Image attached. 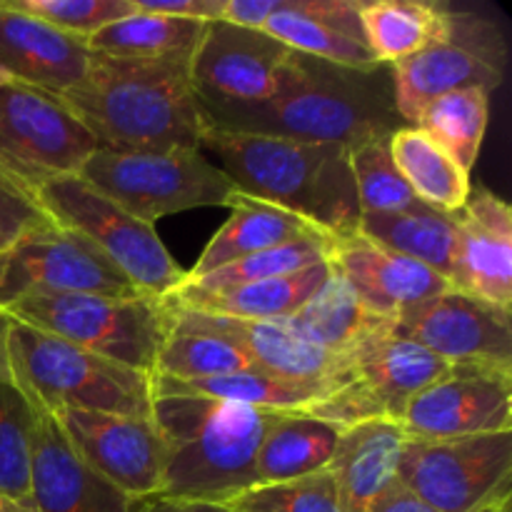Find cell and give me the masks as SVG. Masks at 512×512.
Masks as SVG:
<instances>
[{
  "label": "cell",
  "instance_id": "1",
  "mask_svg": "<svg viewBox=\"0 0 512 512\" xmlns=\"http://www.w3.org/2000/svg\"><path fill=\"white\" fill-rule=\"evenodd\" d=\"M198 110L208 130L345 148L410 128L395 108L390 65L355 70L295 50L273 98L235 103L198 93Z\"/></svg>",
  "mask_w": 512,
  "mask_h": 512
},
{
  "label": "cell",
  "instance_id": "2",
  "mask_svg": "<svg viewBox=\"0 0 512 512\" xmlns=\"http://www.w3.org/2000/svg\"><path fill=\"white\" fill-rule=\"evenodd\" d=\"M98 148L200 150L203 120L190 60H130L93 55L88 73L60 95Z\"/></svg>",
  "mask_w": 512,
  "mask_h": 512
},
{
  "label": "cell",
  "instance_id": "3",
  "mask_svg": "<svg viewBox=\"0 0 512 512\" xmlns=\"http://www.w3.org/2000/svg\"><path fill=\"white\" fill-rule=\"evenodd\" d=\"M280 413L198 395H153L150 420L165 448L155 498L230 505L255 490V458Z\"/></svg>",
  "mask_w": 512,
  "mask_h": 512
},
{
  "label": "cell",
  "instance_id": "4",
  "mask_svg": "<svg viewBox=\"0 0 512 512\" xmlns=\"http://www.w3.org/2000/svg\"><path fill=\"white\" fill-rule=\"evenodd\" d=\"M200 150L240 193L300 215L330 238L358 233L360 210L350 148L203 128Z\"/></svg>",
  "mask_w": 512,
  "mask_h": 512
},
{
  "label": "cell",
  "instance_id": "5",
  "mask_svg": "<svg viewBox=\"0 0 512 512\" xmlns=\"http://www.w3.org/2000/svg\"><path fill=\"white\" fill-rule=\"evenodd\" d=\"M5 345L10 378L35 408L150 418V375L10 318Z\"/></svg>",
  "mask_w": 512,
  "mask_h": 512
},
{
  "label": "cell",
  "instance_id": "6",
  "mask_svg": "<svg viewBox=\"0 0 512 512\" xmlns=\"http://www.w3.org/2000/svg\"><path fill=\"white\" fill-rule=\"evenodd\" d=\"M0 313L145 375L155 373L160 348L173 330L168 300L153 295H30Z\"/></svg>",
  "mask_w": 512,
  "mask_h": 512
},
{
  "label": "cell",
  "instance_id": "7",
  "mask_svg": "<svg viewBox=\"0 0 512 512\" xmlns=\"http://www.w3.org/2000/svg\"><path fill=\"white\" fill-rule=\"evenodd\" d=\"M78 178L150 225L183 210L228 208L238 193L233 180L195 148L130 153L98 148L78 170Z\"/></svg>",
  "mask_w": 512,
  "mask_h": 512
},
{
  "label": "cell",
  "instance_id": "8",
  "mask_svg": "<svg viewBox=\"0 0 512 512\" xmlns=\"http://www.w3.org/2000/svg\"><path fill=\"white\" fill-rule=\"evenodd\" d=\"M35 200L55 225L95 245L140 293L168 298L185 280V270L175 263L153 225L130 215L78 175L48 180L35 190Z\"/></svg>",
  "mask_w": 512,
  "mask_h": 512
},
{
  "label": "cell",
  "instance_id": "9",
  "mask_svg": "<svg viewBox=\"0 0 512 512\" xmlns=\"http://www.w3.org/2000/svg\"><path fill=\"white\" fill-rule=\"evenodd\" d=\"M98 150L60 95L0 75V175L35 198L48 180L78 175Z\"/></svg>",
  "mask_w": 512,
  "mask_h": 512
},
{
  "label": "cell",
  "instance_id": "10",
  "mask_svg": "<svg viewBox=\"0 0 512 512\" xmlns=\"http://www.w3.org/2000/svg\"><path fill=\"white\" fill-rule=\"evenodd\" d=\"M398 483L433 512H480L512 498V433L405 440Z\"/></svg>",
  "mask_w": 512,
  "mask_h": 512
},
{
  "label": "cell",
  "instance_id": "11",
  "mask_svg": "<svg viewBox=\"0 0 512 512\" xmlns=\"http://www.w3.org/2000/svg\"><path fill=\"white\" fill-rule=\"evenodd\" d=\"M350 358L353 370L348 385L308 410L338 428L363 420L400 423L410 400L455 368L393 328L365 338Z\"/></svg>",
  "mask_w": 512,
  "mask_h": 512
},
{
  "label": "cell",
  "instance_id": "12",
  "mask_svg": "<svg viewBox=\"0 0 512 512\" xmlns=\"http://www.w3.org/2000/svg\"><path fill=\"white\" fill-rule=\"evenodd\" d=\"M508 45L498 23L475 13L450 10L448 30L423 53L393 65L395 108L413 128L430 100L465 88L493 93L505 78Z\"/></svg>",
  "mask_w": 512,
  "mask_h": 512
},
{
  "label": "cell",
  "instance_id": "13",
  "mask_svg": "<svg viewBox=\"0 0 512 512\" xmlns=\"http://www.w3.org/2000/svg\"><path fill=\"white\" fill-rule=\"evenodd\" d=\"M145 295L83 235L48 223L0 253V310L30 295Z\"/></svg>",
  "mask_w": 512,
  "mask_h": 512
},
{
  "label": "cell",
  "instance_id": "14",
  "mask_svg": "<svg viewBox=\"0 0 512 512\" xmlns=\"http://www.w3.org/2000/svg\"><path fill=\"white\" fill-rule=\"evenodd\" d=\"M393 330L450 365L512 373V310L460 290L410 305L393 320Z\"/></svg>",
  "mask_w": 512,
  "mask_h": 512
},
{
  "label": "cell",
  "instance_id": "15",
  "mask_svg": "<svg viewBox=\"0 0 512 512\" xmlns=\"http://www.w3.org/2000/svg\"><path fill=\"white\" fill-rule=\"evenodd\" d=\"M400 425L408 440L512 433V373L455 365L410 400Z\"/></svg>",
  "mask_w": 512,
  "mask_h": 512
},
{
  "label": "cell",
  "instance_id": "16",
  "mask_svg": "<svg viewBox=\"0 0 512 512\" xmlns=\"http://www.w3.org/2000/svg\"><path fill=\"white\" fill-rule=\"evenodd\" d=\"M60 430L75 453L108 483L133 500L155 498L163 483L165 448L150 418L55 410Z\"/></svg>",
  "mask_w": 512,
  "mask_h": 512
},
{
  "label": "cell",
  "instance_id": "17",
  "mask_svg": "<svg viewBox=\"0 0 512 512\" xmlns=\"http://www.w3.org/2000/svg\"><path fill=\"white\" fill-rule=\"evenodd\" d=\"M293 50L265 30L240 28L225 20L205 25L190 58L198 93L235 103H263L278 93Z\"/></svg>",
  "mask_w": 512,
  "mask_h": 512
},
{
  "label": "cell",
  "instance_id": "18",
  "mask_svg": "<svg viewBox=\"0 0 512 512\" xmlns=\"http://www.w3.org/2000/svg\"><path fill=\"white\" fill-rule=\"evenodd\" d=\"M170 308L185 323H193L198 328L228 338L230 343L238 345L248 355L253 368L263 370V373L290 380V383L320 385V388H330L335 393L348 385L353 358L320 348L318 343L305 338L288 318L238 320L223 318V315L195 313V310L175 308V305H170Z\"/></svg>",
  "mask_w": 512,
  "mask_h": 512
},
{
  "label": "cell",
  "instance_id": "19",
  "mask_svg": "<svg viewBox=\"0 0 512 512\" xmlns=\"http://www.w3.org/2000/svg\"><path fill=\"white\" fill-rule=\"evenodd\" d=\"M38 410L30 458V500L38 512H135L138 500L100 478L70 445L58 420Z\"/></svg>",
  "mask_w": 512,
  "mask_h": 512
},
{
  "label": "cell",
  "instance_id": "20",
  "mask_svg": "<svg viewBox=\"0 0 512 512\" xmlns=\"http://www.w3.org/2000/svg\"><path fill=\"white\" fill-rule=\"evenodd\" d=\"M453 290L512 310V210L485 188L470 190L458 210Z\"/></svg>",
  "mask_w": 512,
  "mask_h": 512
},
{
  "label": "cell",
  "instance_id": "21",
  "mask_svg": "<svg viewBox=\"0 0 512 512\" xmlns=\"http://www.w3.org/2000/svg\"><path fill=\"white\" fill-rule=\"evenodd\" d=\"M328 260L358 298L380 318L395 320L405 308L450 290V283L413 258L393 253L360 233L333 238Z\"/></svg>",
  "mask_w": 512,
  "mask_h": 512
},
{
  "label": "cell",
  "instance_id": "22",
  "mask_svg": "<svg viewBox=\"0 0 512 512\" xmlns=\"http://www.w3.org/2000/svg\"><path fill=\"white\" fill-rule=\"evenodd\" d=\"M88 43L60 33L10 0H0V75L53 95L68 93L88 73Z\"/></svg>",
  "mask_w": 512,
  "mask_h": 512
},
{
  "label": "cell",
  "instance_id": "23",
  "mask_svg": "<svg viewBox=\"0 0 512 512\" xmlns=\"http://www.w3.org/2000/svg\"><path fill=\"white\" fill-rule=\"evenodd\" d=\"M263 30L295 53L355 70L378 68L360 25V0H270Z\"/></svg>",
  "mask_w": 512,
  "mask_h": 512
},
{
  "label": "cell",
  "instance_id": "24",
  "mask_svg": "<svg viewBox=\"0 0 512 512\" xmlns=\"http://www.w3.org/2000/svg\"><path fill=\"white\" fill-rule=\"evenodd\" d=\"M405 440L403 425L393 420H363L343 428L328 465L340 512H370L398 483Z\"/></svg>",
  "mask_w": 512,
  "mask_h": 512
},
{
  "label": "cell",
  "instance_id": "25",
  "mask_svg": "<svg viewBox=\"0 0 512 512\" xmlns=\"http://www.w3.org/2000/svg\"><path fill=\"white\" fill-rule=\"evenodd\" d=\"M333 273L330 260L280 275V278L258 280V283L230 285V288L203 290L193 285H178L168 303L175 308L195 310V313L223 315L238 320H280L298 313Z\"/></svg>",
  "mask_w": 512,
  "mask_h": 512
},
{
  "label": "cell",
  "instance_id": "26",
  "mask_svg": "<svg viewBox=\"0 0 512 512\" xmlns=\"http://www.w3.org/2000/svg\"><path fill=\"white\" fill-rule=\"evenodd\" d=\"M228 208L230 218L208 240L193 268L185 270V280H200L215 270L225 268V265L235 263V260L293 243V240L328 235L300 215L288 213V210L265 203V200L250 198L240 190L230 200Z\"/></svg>",
  "mask_w": 512,
  "mask_h": 512
},
{
  "label": "cell",
  "instance_id": "27",
  "mask_svg": "<svg viewBox=\"0 0 512 512\" xmlns=\"http://www.w3.org/2000/svg\"><path fill=\"white\" fill-rule=\"evenodd\" d=\"M358 233L393 253L413 258L443 275L453 288L458 255V213L418 203L398 213H363Z\"/></svg>",
  "mask_w": 512,
  "mask_h": 512
},
{
  "label": "cell",
  "instance_id": "28",
  "mask_svg": "<svg viewBox=\"0 0 512 512\" xmlns=\"http://www.w3.org/2000/svg\"><path fill=\"white\" fill-rule=\"evenodd\" d=\"M340 433L343 428L310 413H280L260 443L255 485L268 488L328 470Z\"/></svg>",
  "mask_w": 512,
  "mask_h": 512
},
{
  "label": "cell",
  "instance_id": "29",
  "mask_svg": "<svg viewBox=\"0 0 512 512\" xmlns=\"http://www.w3.org/2000/svg\"><path fill=\"white\" fill-rule=\"evenodd\" d=\"M150 393L198 395V398L248 405V408L270 410V413H308L315 405L328 400L335 390L320 388V385L290 383V380L250 368L203 380H173L163 378V375H150Z\"/></svg>",
  "mask_w": 512,
  "mask_h": 512
},
{
  "label": "cell",
  "instance_id": "30",
  "mask_svg": "<svg viewBox=\"0 0 512 512\" xmlns=\"http://www.w3.org/2000/svg\"><path fill=\"white\" fill-rule=\"evenodd\" d=\"M448 5L425 0L360 3L363 38L380 65H398L438 43L448 30Z\"/></svg>",
  "mask_w": 512,
  "mask_h": 512
},
{
  "label": "cell",
  "instance_id": "31",
  "mask_svg": "<svg viewBox=\"0 0 512 512\" xmlns=\"http://www.w3.org/2000/svg\"><path fill=\"white\" fill-rule=\"evenodd\" d=\"M288 320L305 338L340 355H350L365 338L393 328V320L375 315L335 268L323 288Z\"/></svg>",
  "mask_w": 512,
  "mask_h": 512
},
{
  "label": "cell",
  "instance_id": "32",
  "mask_svg": "<svg viewBox=\"0 0 512 512\" xmlns=\"http://www.w3.org/2000/svg\"><path fill=\"white\" fill-rule=\"evenodd\" d=\"M205 25L208 23L140 13L133 8V13L105 25L85 43H88L90 53L103 55V58L190 60L198 48Z\"/></svg>",
  "mask_w": 512,
  "mask_h": 512
},
{
  "label": "cell",
  "instance_id": "33",
  "mask_svg": "<svg viewBox=\"0 0 512 512\" xmlns=\"http://www.w3.org/2000/svg\"><path fill=\"white\" fill-rule=\"evenodd\" d=\"M390 155L420 203L443 213H458L463 208L473 190L470 173L423 130L403 128L390 135Z\"/></svg>",
  "mask_w": 512,
  "mask_h": 512
},
{
  "label": "cell",
  "instance_id": "34",
  "mask_svg": "<svg viewBox=\"0 0 512 512\" xmlns=\"http://www.w3.org/2000/svg\"><path fill=\"white\" fill-rule=\"evenodd\" d=\"M490 95L480 88H465L430 100L420 110L413 128L423 130L465 173L475 168L485 130H488Z\"/></svg>",
  "mask_w": 512,
  "mask_h": 512
},
{
  "label": "cell",
  "instance_id": "35",
  "mask_svg": "<svg viewBox=\"0 0 512 512\" xmlns=\"http://www.w3.org/2000/svg\"><path fill=\"white\" fill-rule=\"evenodd\" d=\"M250 368L253 363L238 345L223 335L185 323L173 313V330L160 348L153 375L173 380H203Z\"/></svg>",
  "mask_w": 512,
  "mask_h": 512
},
{
  "label": "cell",
  "instance_id": "36",
  "mask_svg": "<svg viewBox=\"0 0 512 512\" xmlns=\"http://www.w3.org/2000/svg\"><path fill=\"white\" fill-rule=\"evenodd\" d=\"M38 410L13 380H0V495L30 500V458Z\"/></svg>",
  "mask_w": 512,
  "mask_h": 512
},
{
  "label": "cell",
  "instance_id": "37",
  "mask_svg": "<svg viewBox=\"0 0 512 512\" xmlns=\"http://www.w3.org/2000/svg\"><path fill=\"white\" fill-rule=\"evenodd\" d=\"M350 170L363 213H398L420 203L390 155V138H370L353 145Z\"/></svg>",
  "mask_w": 512,
  "mask_h": 512
},
{
  "label": "cell",
  "instance_id": "38",
  "mask_svg": "<svg viewBox=\"0 0 512 512\" xmlns=\"http://www.w3.org/2000/svg\"><path fill=\"white\" fill-rule=\"evenodd\" d=\"M330 243L333 238L320 235V238H303L293 240V243L278 245V248L263 250V253H253L248 258H240L235 263L225 265V268L215 270V273L205 275L200 280H183L180 285H193V288L203 290H218L230 288V285L243 283H258V280L280 278V275L298 273V270L318 265L328 260Z\"/></svg>",
  "mask_w": 512,
  "mask_h": 512
},
{
  "label": "cell",
  "instance_id": "39",
  "mask_svg": "<svg viewBox=\"0 0 512 512\" xmlns=\"http://www.w3.org/2000/svg\"><path fill=\"white\" fill-rule=\"evenodd\" d=\"M60 33L88 40L105 25L133 13V0H10Z\"/></svg>",
  "mask_w": 512,
  "mask_h": 512
},
{
  "label": "cell",
  "instance_id": "40",
  "mask_svg": "<svg viewBox=\"0 0 512 512\" xmlns=\"http://www.w3.org/2000/svg\"><path fill=\"white\" fill-rule=\"evenodd\" d=\"M230 508H255L268 512H340L338 488L330 470L305 475L290 483L255 488L230 503Z\"/></svg>",
  "mask_w": 512,
  "mask_h": 512
},
{
  "label": "cell",
  "instance_id": "41",
  "mask_svg": "<svg viewBox=\"0 0 512 512\" xmlns=\"http://www.w3.org/2000/svg\"><path fill=\"white\" fill-rule=\"evenodd\" d=\"M48 223L53 220L33 195L20 190L10 180L0 178V253L18 243L25 233Z\"/></svg>",
  "mask_w": 512,
  "mask_h": 512
},
{
  "label": "cell",
  "instance_id": "42",
  "mask_svg": "<svg viewBox=\"0 0 512 512\" xmlns=\"http://www.w3.org/2000/svg\"><path fill=\"white\" fill-rule=\"evenodd\" d=\"M133 8L140 13L215 23V20H223L225 0H133Z\"/></svg>",
  "mask_w": 512,
  "mask_h": 512
},
{
  "label": "cell",
  "instance_id": "43",
  "mask_svg": "<svg viewBox=\"0 0 512 512\" xmlns=\"http://www.w3.org/2000/svg\"><path fill=\"white\" fill-rule=\"evenodd\" d=\"M135 512H235L230 505L215 503H193V500L175 498H145L138 500Z\"/></svg>",
  "mask_w": 512,
  "mask_h": 512
},
{
  "label": "cell",
  "instance_id": "44",
  "mask_svg": "<svg viewBox=\"0 0 512 512\" xmlns=\"http://www.w3.org/2000/svg\"><path fill=\"white\" fill-rule=\"evenodd\" d=\"M370 512H433V510H430L428 505L420 503V500L415 498L413 493H408L403 485L395 483Z\"/></svg>",
  "mask_w": 512,
  "mask_h": 512
},
{
  "label": "cell",
  "instance_id": "45",
  "mask_svg": "<svg viewBox=\"0 0 512 512\" xmlns=\"http://www.w3.org/2000/svg\"><path fill=\"white\" fill-rule=\"evenodd\" d=\"M5 338H8V318L0 313V380H13L10 378L8 345H5Z\"/></svg>",
  "mask_w": 512,
  "mask_h": 512
},
{
  "label": "cell",
  "instance_id": "46",
  "mask_svg": "<svg viewBox=\"0 0 512 512\" xmlns=\"http://www.w3.org/2000/svg\"><path fill=\"white\" fill-rule=\"evenodd\" d=\"M0 512H38L33 500H13L0 495Z\"/></svg>",
  "mask_w": 512,
  "mask_h": 512
},
{
  "label": "cell",
  "instance_id": "47",
  "mask_svg": "<svg viewBox=\"0 0 512 512\" xmlns=\"http://www.w3.org/2000/svg\"><path fill=\"white\" fill-rule=\"evenodd\" d=\"M480 512H512V498L500 500V503L490 505V508H485V510H480Z\"/></svg>",
  "mask_w": 512,
  "mask_h": 512
},
{
  "label": "cell",
  "instance_id": "48",
  "mask_svg": "<svg viewBox=\"0 0 512 512\" xmlns=\"http://www.w3.org/2000/svg\"><path fill=\"white\" fill-rule=\"evenodd\" d=\"M235 512H268V510H255V508H233Z\"/></svg>",
  "mask_w": 512,
  "mask_h": 512
},
{
  "label": "cell",
  "instance_id": "49",
  "mask_svg": "<svg viewBox=\"0 0 512 512\" xmlns=\"http://www.w3.org/2000/svg\"><path fill=\"white\" fill-rule=\"evenodd\" d=\"M0 178H3V175H0Z\"/></svg>",
  "mask_w": 512,
  "mask_h": 512
}]
</instances>
